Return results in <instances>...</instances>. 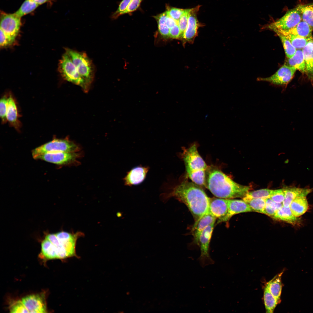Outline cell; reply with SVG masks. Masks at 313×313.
I'll list each match as a JSON object with an SVG mask.
<instances>
[{"label": "cell", "instance_id": "cell-1", "mask_svg": "<svg viewBox=\"0 0 313 313\" xmlns=\"http://www.w3.org/2000/svg\"><path fill=\"white\" fill-rule=\"evenodd\" d=\"M201 187L193 182L186 181L172 187L163 183L160 198L165 203L174 197L184 203L192 214L195 223L208 212L210 198Z\"/></svg>", "mask_w": 313, "mask_h": 313}, {"label": "cell", "instance_id": "cell-2", "mask_svg": "<svg viewBox=\"0 0 313 313\" xmlns=\"http://www.w3.org/2000/svg\"><path fill=\"white\" fill-rule=\"evenodd\" d=\"M204 187L216 197L225 199L243 198L251 189L250 186L239 184L217 168L208 167Z\"/></svg>", "mask_w": 313, "mask_h": 313}, {"label": "cell", "instance_id": "cell-3", "mask_svg": "<svg viewBox=\"0 0 313 313\" xmlns=\"http://www.w3.org/2000/svg\"><path fill=\"white\" fill-rule=\"evenodd\" d=\"M181 155L188 176L192 182L201 187L204 186L208 166L198 152L196 143L194 142L188 148H183Z\"/></svg>", "mask_w": 313, "mask_h": 313}, {"label": "cell", "instance_id": "cell-4", "mask_svg": "<svg viewBox=\"0 0 313 313\" xmlns=\"http://www.w3.org/2000/svg\"><path fill=\"white\" fill-rule=\"evenodd\" d=\"M65 52L69 56L76 66L88 91L94 76V69L92 61L83 52L68 48L65 49Z\"/></svg>", "mask_w": 313, "mask_h": 313}, {"label": "cell", "instance_id": "cell-5", "mask_svg": "<svg viewBox=\"0 0 313 313\" xmlns=\"http://www.w3.org/2000/svg\"><path fill=\"white\" fill-rule=\"evenodd\" d=\"M79 148L68 138L64 139H55L33 150L32 156L36 159L39 156L49 152H76Z\"/></svg>", "mask_w": 313, "mask_h": 313}, {"label": "cell", "instance_id": "cell-6", "mask_svg": "<svg viewBox=\"0 0 313 313\" xmlns=\"http://www.w3.org/2000/svg\"><path fill=\"white\" fill-rule=\"evenodd\" d=\"M59 70L65 80L80 86L85 92H88L85 83L79 74L69 56L65 52L59 63Z\"/></svg>", "mask_w": 313, "mask_h": 313}, {"label": "cell", "instance_id": "cell-7", "mask_svg": "<svg viewBox=\"0 0 313 313\" xmlns=\"http://www.w3.org/2000/svg\"><path fill=\"white\" fill-rule=\"evenodd\" d=\"M21 17L15 13H1L0 30L12 43L19 30L21 24Z\"/></svg>", "mask_w": 313, "mask_h": 313}, {"label": "cell", "instance_id": "cell-8", "mask_svg": "<svg viewBox=\"0 0 313 313\" xmlns=\"http://www.w3.org/2000/svg\"><path fill=\"white\" fill-rule=\"evenodd\" d=\"M302 21L300 12L296 7L289 10L281 18L270 24L268 28L275 32L294 27Z\"/></svg>", "mask_w": 313, "mask_h": 313}, {"label": "cell", "instance_id": "cell-9", "mask_svg": "<svg viewBox=\"0 0 313 313\" xmlns=\"http://www.w3.org/2000/svg\"><path fill=\"white\" fill-rule=\"evenodd\" d=\"M214 224H212L206 228L201 233L199 239L198 246L200 248L201 254L198 260L203 267L214 263L209 253L210 242Z\"/></svg>", "mask_w": 313, "mask_h": 313}, {"label": "cell", "instance_id": "cell-10", "mask_svg": "<svg viewBox=\"0 0 313 313\" xmlns=\"http://www.w3.org/2000/svg\"><path fill=\"white\" fill-rule=\"evenodd\" d=\"M296 69L285 64L274 74L267 77H259L258 81L268 82L273 85L285 87L292 79Z\"/></svg>", "mask_w": 313, "mask_h": 313}, {"label": "cell", "instance_id": "cell-11", "mask_svg": "<svg viewBox=\"0 0 313 313\" xmlns=\"http://www.w3.org/2000/svg\"><path fill=\"white\" fill-rule=\"evenodd\" d=\"M79 156V154L76 152H56L42 154L36 159H40L57 165H65L75 162Z\"/></svg>", "mask_w": 313, "mask_h": 313}, {"label": "cell", "instance_id": "cell-12", "mask_svg": "<svg viewBox=\"0 0 313 313\" xmlns=\"http://www.w3.org/2000/svg\"><path fill=\"white\" fill-rule=\"evenodd\" d=\"M150 168L141 165L135 167L127 172L123 180L125 185L131 186L141 183L145 179Z\"/></svg>", "mask_w": 313, "mask_h": 313}, {"label": "cell", "instance_id": "cell-13", "mask_svg": "<svg viewBox=\"0 0 313 313\" xmlns=\"http://www.w3.org/2000/svg\"><path fill=\"white\" fill-rule=\"evenodd\" d=\"M29 313H46V305L43 297L39 294H32L21 300Z\"/></svg>", "mask_w": 313, "mask_h": 313}, {"label": "cell", "instance_id": "cell-14", "mask_svg": "<svg viewBox=\"0 0 313 313\" xmlns=\"http://www.w3.org/2000/svg\"><path fill=\"white\" fill-rule=\"evenodd\" d=\"M228 210L227 199L219 198H210L208 212L216 219L217 223L226 215Z\"/></svg>", "mask_w": 313, "mask_h": 313}, {"label": "cell", "instance_id": "cell-15", "mask_svg": "<svg viewBox=\"0 0 313 313\" xmlns=\"http://www.w3.org/2000/svg\"><path fill=\"white\" fill-rule=\"evenodd\" d=\"M56 235L66 250L69 257L74 256L77 239L79 237L83 236V233L79 232L72 234L62 231L56 233Z\"/></svg>", "mask_w": 313, "mask_h": 313}, {"label": "cell", "instance_id": "cell-16", "mask_svg": "<svg viewBox=\"0 0 313 313\" xmlns=\"http://www.w3.org/2000/svg\"><path fill=\"white\" fill-rule=\"evenodd\" d=\"M228 210L227 214L218 223L229 221L236 214L253 211L248 204L243 200L229 199H228Z\"/></svg>", "mask_w": 313, "mask_h": 313}, {"label": "cell", "instance_id": "cell-17", "mask_svg": "<svg viewBox=\"0 0 313 313\" xmlns=\"http://www.w3.org/2000/svg\"><path fill=\"white\" fill-rule=\"evenodd\" d=\"M216 219L209 212L203 215L194 223L192 229L194 241L198 245L200 236L202 232L210 225L215 223Z\"/></svg>", "mask_w": 313, "mask_h": 313}, {"label": "cell", "instance_id": "cell-18", "mask_svg": "<svg viewBox=\"0 0 313 313\" xmlns=\"http://www.w3.org/2000/svg\"><path fill=\"white\" fill-rule=\"evenodd\" d=\"M199 6L190 9L186 29L183 38L187 40H190L194 37L196 34L199 23L196 16Z\"/></svg>", "mask_w": 313, "mask_h": 313}, {"label": "cell", "instance_id": "cell-19", "mask_svg": "<svg viewBox=\"0 0 313 313\" xmlns=\"http://www.w3.org/2000/svg\"><path fill=\"white\" fill-rule=\"evenodd\" d=\"M313 29L307 23L302 21L294 27L288 30L276 32L277 34H290L305 38L312 37Z\"/></svg>", "mask_w": 313, "mask_h": 313}, {"label": "cell", "instance_id": "cell-20", "mask_svg": "<svg viewBox=\"0 0 313 313\" xmlns=\"http://www.w3.org/2000/svg\"><path fill=\"white\" fill-rule=\"evenodd\" d=\"M306 67V74L313 85V39L302 49Z\"/></svg>", "mask_w": 313, "mask_h": 313}, {"label": "cell", "instance_id": "cell-21", "mask_svg": "<svg viewBox=\"0 0 313 313\" xmlns=\"http://www.w3.org/2000/svg\"><path fill=\"white\" fill-rule=\"evenodd\" d=\"M6 118L7 121L12 126L18 130L21 123L18 120L17 109L15 100L11 95L8 97L7 104Z\"/></svg>", "mask_w": 313, "mask_h": 313}, {"label": "cell", "instance_id": "cell-22", "mask_svg": "<svg viewBox=\"0 0 313 313\" xmlns=\"http://www.w3.org/2000/svg\"><path fill=\"white\" fill-rule=\"evenodd\" d=\"M285 189V198L282 203L283 206L286 207H289L292 202L295 198L299 196H306L312 190L310 189L297 188Z\"/></svg>", "mask_w": 313, "mask_h": 313}, {"label": "cell", "instance_id": "cell-23", "mask_svg": "<svg viewBox=\"0 0 313 313\" xmlns=\"http://www.w3.org/2000/svg\"><path fill=\"white\" fill-rule=\"evenodd\" d=\"M293 214L299 217L304 214L307 210L308 205L306 196H299L292 202L289 206Z\"/></svg>", "mask_w": 313, "mask_h": 313}, {"label": "cell", "instance_id": "cell-24", "mask_svg": "<svg viewBox=\"0 0 313 313\" xmlns=\"http://www.w3.org/2000/svg\"><path fill=\"white\" fill-rule=\"evenodd\" d=\"M285 64L294 67L302 73L305 74L306 67L302 49L297 50L292 57L287 58Z\"/></svg>", "mask_w": 313, "mask_h": 313}, {"label": "cell", "instance_id": "cell-25", "mask_svg": "<svg viewBox=\"0 0 313 313\" xmlns=\"http://www.w3.org/2000/svg\"><path fill=\"white\" fill-rule=\"evenodd\" d=\"M298 217L293 214L289 207L283 206L276 212L272 218L294 225L299 222V219Z\"/></svg>", "mask_w": 313, "mask_h": 313}, {"label": "cell", "instance_id": "cell-26", "mask_svg": "<svg viewBox=\"0 0 313 313\" xmlns=\"http://www.w3.org/2000/svg\"><path fill=\"white\" fill-rule=\"evenodd\" d=\"M283 273V272H282L277 274L266 283L270 292L276 299L279 303L281 301L280 297L282 287L281 277Z\"/></svg>", "mask_w": 313, "mask_h": 313}, {"label": "cell", "instance_id": "cell-27", "mask_svg": "<svg viewBox=\"0 0 313 313\" xmlns=\"http://www.w3.org/2000/svg\"><path fill=\"white\" fill-rule=\"evenodd\" d=\"M296 7L300 12L302 20L313 29V3L299 5Z\"/></svg>", "mask_w": 313, "mask_h": 313}, {"label": "cell", "instance_id": "cell-28", "mask_svg": "<svg viewBox=\"0 0 313 313\" xmlns=\"http://www.w3.org/2000/svg\"><path fill=\"white\" fill-rule=\"evenodd\" d=\"M263 298L266 312L273 313L279 303L270 292L267 284L264 288Z\"/></svg>", "mask_w": 313, "mask_h": 313}, {"label": "cell", "instance_id": "cell-29", "mask_svg": "<svg viewBox=\"0 0 313 313\" xmlns=\"http://www.w3.org/2000/svg\"><path fill=\"white\" fill-rule=\"evenodd\" d=\"M41 254L47 259H57L55 247L54 245L48 239H45L41 244Z\"/></svg>", "mask_w": 313, "mask_h": 313}, {"label": "cell", "instance_id": "cell-30", "mask_svg": "<svg viewBox=\"0 0 313 313\" xmlns=\"http://www.w3.org/2000/svg\"><path fill=\"white\" fill-rule=\"evenodd\" d=\"M39 6L32 0H25L18 9L14 13L21 18L34 11Z\"/></svg>", "mask_w": 313, "mask_h": 313}, {"label": "cell", "instance_id": "cell-31", "mask_svg": "<svg viewBox=\"0 0 313 313\" xmlns=\"http://www.w3.org/2000/svg\"><path fill=\"white\" fill-rule=\"evenodd\" d=\"M281 35L286 37L296 50L302 49L309 41L313 39L312 37L305 38L290 34Z\"/></svg>", "mask_w": 313, "mask_h": 313}, {"label": "cell", "instance_id": "cell-32", "mask_svg": "<svg viewBox=\"0 0 313 313\" xmlns=\"http://www.w3.org/2000/svg\"><path fill=\"white\" fill-rule=\"evenodd\" d=\"M167 16L165 12L155 17L157 22L159 33L163 37L166 38L170 37V29L167 26L166 22Z\"/></svg>", "mask_w": 313, "mask_h": 313}, {"label": "cell", "instance_id": "cell-33", "mask_svg": "<svg viewBox=\"0 0 313 313\" xmlns=\"http://www.w3.org/2000/svg\"><path fill=\"white\" fill-rule=\"evenodd\" d=\"M266 198H254L244 201L250 206L253 211L265 214Z\"/></svg>", "mask_w": 313, "mask_h": 313}, {"label": "cell", "instance_id": "cell-34", "mask_svg": "<svg viewBox=\"0 0 313 313\" xmlns=\"http://www.w3.org/2000/svg\"><path fill=\"white\" fill-rule=\"evenodd\" d=\"M273 190L268 189H263L257 190L249 191L245 196L243 198V200H246L254 198H267L270 197Z\"/></svg>", "mask_w": 313, "mask_h": 313}, {"label": "cell", "instance_id": "cell-35", "mask_svg": "<svg viewBox=\"0 0 313 313\" xmlns=\"http://www.w3.org/2000/svg\"><path fill=\"white\" fill-rule=\"evenodd\" d=\"M265 203V214L272 218L276 212L283 206L282 203H276L270 197L266 199Z\"/></svg>", "mask_w": 313, "mask_h": 313}, {"label": "cell", "instance_id": "cell-36", "mask_svg": "<svg viewBox=\"0 0 313 313\" xmlns=\"http://www.w3.org/2000/svg\"><path fill=\"white\" fill-rule=\"evenodd\" d=\"M283 44L286 56L287 58L292 57L295 54L296 49L293 46L290 41L285 36L277 34Z\"/></svg>", "mask_w": 313, "mask_h": 313}, {"label": "cell", "instance_id": "cell-37", "mask_svg": "<svg viewBox=\"0 0 313 313\" xmlns=\"http://www.w3.org/2000/svg\"><path fill=\"white\" fill-rule=\"evenodd\" d=\"M190 10V9H185L178 22L181 33V37L183 38L187 26Z\"/></svg>", "mask_w": 313, "mask_h": 313}, {"label": "cell", "instance_id": "cell-38", "mask_svg": "<svg viewBox=\"0 0 313 313\" xmlns=\"http://www.w3.org/2000/svg\"><path fill=\"white\" fill-rule=\"evenodd\" d=\"M285 196V189H281L273 190L270 198L276 203H283Z\"/></svg>", "mask_w": 313, "mask_h": 313}, {"label": "cell", "instance_id": "cell-39", "mask_svg": "<svg viewBox=\"0 0 313 313\" xmlns=\"http://www.w3.org/2000/svg\"><path fill=\"white\" fill-rule=\"evenodd\" d=\"M8 99V97L4 96L1 99L0 101V116L3 123H6L7 121L6 112Z\"/></svg>", "mask_w": 313, "mask_h": 313}, {"label": "cell", "instance_id": "cell-40", "mask_svg": "<svg viewBox=\"0 0 313 313\" xmlns=\"http://www.w3.org/2000/svg\"><path fill=\"white\" fill-rule=\"evenodd\" d=\"M185 10L172 7L168 9L166 12L168 16L178 21L181 16L184 12Z\"/></svg>", "mask_w": 313, "mask_h": 313}, {"label": "cell", "instance_id": "cell-41", "mask_svg": "<svg viewBox=\"0 0 313 313\" xmlns=\"http://www.w3.org/2000/svg\"><path fill=\"white\" fill-rule=\"evenodd\" d=\"M132 0H123L119 4L118 8L116 11L112 15V19H116L119 16L123 14Z\"/></svg>", "mask_w": 313, "mask_h": 313}, {"label": "cell", "instance_id": "cell-42", "mask_svg": "<svg viewBox=\"0 0 313 313\" xmlns=\"http://www.w3.org/2000/svg\"><path fill=\"white\" fill-rule=\"evenodd\" d=\"M10 310L11 313H29L21 300L14 303L10 307Z\"/></svg>", "mask_w": 313, "mask_h": 313}, {"label": "cell", "instance_id": "cell-43", "mask_svg": "<svg viewBox=\"0 0 313 313\" xmlns=\"http://www.w3.org/2000/svg\"><path fill=\"white\" fill-rule=\"evenodd\" d=\"M142 0H132L123 14L134 11L139 6Z\"/></svg>", "mask_w": 313, "mask_h": 313}, {"label": "cell", "instance_id": "cell-44", "mask_svg": "<svg viewBox=\"0 0 313 313\" xmlns=\"http://www.w3.org/2000/svg\"><path fill=\"white\" fill-rule=\"evenodd\" d=\"M181 33L178 24L170 29L169 37L172 38L181 37Z\"/></svg>", "mask_w": 313, "mask_h": 313}, {"label": "cell", "instance_id": "cell-45", "mask_svg": "<svg viewBox=\"0 0 313 313\" xmlns=\"http://www.w3.org/2000/svg\"><path fill=\"white\" fill-rule=\"evenodd\" d=\"M12 43L8 38L5 34L0 30V41L1 47L6 46Z\"/></svg>", "mask_w": 313, "mask_h": 313}, {"label": "cell", "instance_id": "cell-46", "mask_svg": "<svg viewBox=\"0 0 313 313\" xmlns=\"http://www.w3.org/2000/svg\"><path fill=\"white\" fill-rule=\"evenodd\" d=\"M178 22L167 15L166 22L167 25L169 29L175 25L178 24Z\"/></svg>", "mask_w": 313, "mask_h": 313}, {"label": "cell", "instance_id": "cell-47", "mask_svg": "<svg viewBox=\"0 0 313 313\" xmlns=\"http://www.w3.org/2000/svg\"><path fill=\"white\" fill-rule=\"evenodd\" d=\"M39 5L47 2L50 3L54 0H32Z\"/></svg>", "mask_w": 313, "mask_h": 313}]
</instances>
